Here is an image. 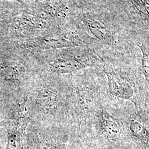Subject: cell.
Instances as JSON below:
<instances>
[{
  "label": "cell",
  "instance_id": "4",
  "mask_svg": "<svg viewBox=\"0 0 149 149\" xmlns=\"http://www.w3.org/2000/svg\"><path fill=\"white\" fill-rule=\"evenodd\" d=\"M100 124L105 138L112 142L116 141L120 132L118 119L113 117L103 108L100 112Z\"/></svg>",
  "mask_w": 149,
  "mask_h": 149
},
{
  "label": "cell",
  "instance_id": "8",
  "mask_svg": "<svg viewBox=\"0 0 149 149\" xmlns=\"http://www.w3.org/2000/svg\"><path fill=\"white\" fill-rule=\"evenodd\" d=\"M129 130L134 137L149 148V130L144 125L137 120H132Z\"/></svg>",
  "mask_w": 149,
  "mask_h": 149
},
{
  "label": "cell",
  "instance_id": "5",
  "mask_svg": "<svg viewBox=\"0 0 149 149\" xmlns=\"http://www.w3.org/2000/svg\"><path fill=\"white\" fill-rule=\"evenodd\" d=\"M36 97L38 106L46 112H50L54 109L59 100L56 88L50 85L39 87L37 91Z\"/></svg>",
  "mask_w": 149,
  "mask_h": 149
},
{
  "label": "cell",
  "instance_id": "1",
  "mask_svg": "<svg viewBox=\"0 0 149 149\" xmlns=\"http://www.w3.org/2000/svg\"><path fill=\"white\" fill-rule=\"evenodd\" d=\"M95 57L88 53H73L55 59L50 64L52 71L58 74L69 73L88 66L96 63Z\"/></svg>",
  "mask_w": 149,
  "mask_h": 149
},
{
  "label": "cell",
  "instance_id": "10",
  "mask_svg": "<svg viewBox=\"0 0 149 149\" xmlns=\"http://www.w3.org/2000/svg\"><path fill=\"white\" fill-rule=\"evenodd\" d=\"M138 45L143 53L142 70L146 81L149 85V51L144 45Z\"/></svg>",
  "mask_w": 149,
  "mask_h": 149
},
{
  "label": "cell",
  "instance_id": "3",
  "mask_svg": "<svg viewBox=\"0 0 149 149\" xmlns=\"http://www.w3.org/2000/svg\"><path fill=\"white\" fill-rule=\"evenodd\" d=\"M96 95L90 88L81 86L75 91L74 106L77 117L81 120L87 117L94 105Z\"/></svg>",
  "mask_w": 149,
  "mask_h": 149
},
{
  "label": "cell",
  "instance_id": "7",
  "mask_svg": "<svg viewBox=\"0 0 149 149\" xmlns=\"http://www.w3.org/2000/svg\"><path fill=\"white\" fill-rule=\"evenodd\" d=\"M0 74L5 80L16 84L21 80L24 74V68L19 64H8L2 68Z\"/></svg>",
  "mask_w": 149,
  "mask_h": 149
},
{
  "label": "cell",
  "instance_id": "2",
  "mask_svg": "<svg viewBox=\"0 0 149 149\" xmlns=\"http://www.w3.org/2000/svg\"><path fill=\"white\" fill-rule=\"evenodd\" d=\"M104 72L108 79L109 95L114 98L132 101L134 90L129 80L118 74L110 64H105Z\"/></svg>",
  "mask_w": 149,
  "mask_h": 149
},
{
  "label": "cell",
  "instance_id": "9",
  "mask_svg": "<svg viewBox=\"0 0 149 149\" xmlns=\"http://www.w3.org/2000/svg\"><path fill=\"white\" fill-rule=\"evenodd\" d=\"M37 149H65L61 144L43 135L38 138Z\"/></svg>",
  "mask_w": 149,
  "mask_h": 149
},
{
  "label": "cell",
  "instance_id": "11",
  "mask_svg": "<svg viewBox=\"0 0 149 149\" xmlns=\"http://www.w3.org/2000/svg\"><path fill=\"white\" fill-rule=\"evenodd\" d=\"M132 2L139 12L149 19V0H132Z\"/></svg>",
  "mask_w": 149,
  "mask_h": 149
},
{
  "label": "cell",
  "instance_id": "6",
  "mask_svg": "<svg viewBox=\"0 0 149 149\" xmlns=\"http://www.w3.org/2000/svg\"><path fill=\"white\" fill-rule=\"evenodd\" d=\"M27 120V114L24 112L17 124L8 130L7 149H21L22 138L28 123Z\"/></svg>",
  "mask_w": 149,
  "mask_h": 149
}]
</instances>
